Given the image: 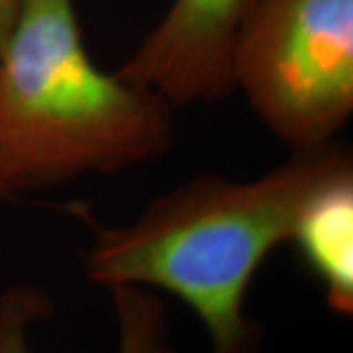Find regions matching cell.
<instances>
[{
  "instance_id": "obj_1",
  "label": "cell",
  "mask_w": 353,
  "mask_h": 353,
  "mask_svg": "<svg viewBox=\"0 0 353 353\" xmlns=\"http://www.w3.org/2000/svg\"><path fill=\"white\" fill-rule=\"evenodd\" d=\"M347 173L352 152L334 139L292 150L252 181L192 176L126 226H101L81 210L92 238L87 277L104 289L134 285L175 294L202 322L210 353H257L263 328L245 314L255 273L289 243L306 201Z\"/></svg>"
},
{
  "instance_id": "obj_2",
  "label": "cell",
  "mask_w": 353,
  "mask_h": 353,
  "mask_svg": "<svg viewBox=\"0 0 353 353\" xmlns=\"http://www.w3.org/2000/svg\"><path fill=\"white\" fill-rule=\"evenodd\" d=\"M79 0H22L0 53V199L173 148L175 106L90 57Z\"/></svg>"
},
{
  "instance_id": "obj_3",
  "label": "cell",
  "mask_w": 353,
  "mask_h": 353,
  "mask_svg": "<svg viewBox=\"0 0 353 353\" xmlns=\"http://www.w3.org/2000/svg\"><path fill=\"white\" fill-rule=\"evenodd\" d=\"M234 88L290 152L334 141L353 114V0H255Z\"/></svg>"
},
{
  "instance_id": "obj_4",
  "label": "cell",
  "mask_w": 353,
  "mask_h": 353,
  "mask_svg": "<svg viewBox=\"0 0 353 353\" xmlns=\"http://www.w3.org/2000/svg\"><path fill=\"white\" fill-rule=\"evenodd\" d=\"M255 0H173L118 69L173 106L222 101L234 88V55Z\"/></svg>"
},
{
  "instance_id": "obj_5",
  "label": "cell",
  "mask_w": 353,
  "mask_h": 353,
  "mask_svg": "<svg viewBox=\"0 0 353 353\" xmlns=\"http://www.w3.org/2000/svg\"><path fill=\"white\" fill-rule=\"evenodd\" d=\"M118 324V353H176L167 310L152 289L134 285L108 287ZM53 314L50 292L20 285L0 292V353H32L30 328Z\"/></svg>"
},
{
  "instance_id": "obj_6",
  "label": "cell",
  "mask_w": 353,
  "mask_h": 353,
  "mask_svg": "<svg viewBox=\"0 0 353 353\" xmlns=\"http://www.w3.org/2000/svg\"><path fill=\"white\" fill-rule=\"evenodd\" d=\"M289 241L324 287L332 310L352 316L353 173L316 190L296 218Z\"/></svg>"
},
{
  "instance_id": "obj_7",
  "label": "cell",
  "mask_w": 353,
  "mask_h": 353,
  "mask_svg": "<svg viewBox=\"0 0 353 353\" xmlns=\"http://www.w3.org/2000/svg\"><path fill=\"white\" fill-rule=\"evenodd\" d=\"M20 8H22V0H0V53L10 38Z\"/></svg>"
}]
</instances>
